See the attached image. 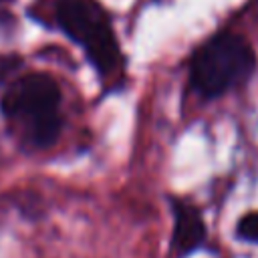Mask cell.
Listing matches in <instances>:
<instances>
[{
  "label": "cell",
  "instance_id": "obj_1",
  "mask_svg": "<svg viewBox=\"0 0 258 258\" xmlns=\"http://www.w3.org/2000/svg\"><path fill=\"white\" fill-rule=\"evenodd\" d=\"M60 87L48 73H26L14 79L0 99L10 131L28 147H50L62 129Z\"/></svg>",
  "mask_w": 258,
  "mask_h": 258
},
{
  "label": "cell",
  "instance_id": "obj_2",
  "mask_svg": "<svg viewBox=\"0 0 258 258\" xmlns=\"http://www.w3.org/2000/svg\"><path fill=\"white\" fill-rule=\"evenodd\" d=\"M256 71V52L238 32L222 30L196 48L189 60V87L202 99H218L244 85Z\"/></svg>",
  "mask_w": 258,
  "mask_h": 258
},
{
  "label": "cell",
  "instance_id": "obj_3",
  "mask_svg": "<svg viewBox=\"0 0 258 258\" xmlns=\"http://www.w3.org/2000/svg\"><path fill=\"white\" fill-rule=\"evenodd\" d=\"M54 16L56 26L85 50L99 75H111L121 67L123 52L113 22L97 0H58Z\"/></svg>",
  "mask_w": 258,
  "mask_h": 258
},
{
  "label": "cell",
  "instance_id": "obj_4",
  "mask_svg": "<svg viewBox=\"0 0 258 258\" xmlns=\"http://www.w3.org/2000/svg\"><path fill=\"white\" fill-rule=\"evenodd\" d=\"M169 210L173 216L169 248L175 258H187L206 244L208 226L204 222L200 208H196L187 200L169 198Z\"/></svg>",
  "mask_w": 258,
  "mask_h": 258
},
{
  "label": "cell",
  "instance_id": "obj_5",
  "mask_svg": "<svg viewBox=\"0 0 258 258\" xmlns=\"http://www.w3.org/2000/svg\"><path fill=\"white\" fill-rule=\"evenodd\" d=\"M236 236L244 242L258 244V212H248L238 220Z\"/></svg>",
  "mask_w": 258,
  "mask_h": 258
},
{
  "label": "cell",
  "instance_id": "obj_6",
  "mask_svg": "<svg viewBox=\"0 0 258 258\" xmlns=\"http://www.w3.org/2000/svg\"><path fill=\"white\" fill-rule=\"evenodd\" d=\"M250 12H252V16L258 20V0H252V2H250Z\"/></svg>",
  "mask_w": 258,
  "mask_h": 258
},
{
  "label": "cell",
  "instance_id": "obj_7",
  "mask_svg": "<svg viewBox=\"0 0 258 258\" xmlns=\"http://www.w3.org/2000/svg\"><path fill=\"white\" fill-rule=\"evenodd\" d=\"M0 2H4V0H0Z\"/></svg>",
  "mask_w": 258,
  "mask_h": 258
}]
</instances>
